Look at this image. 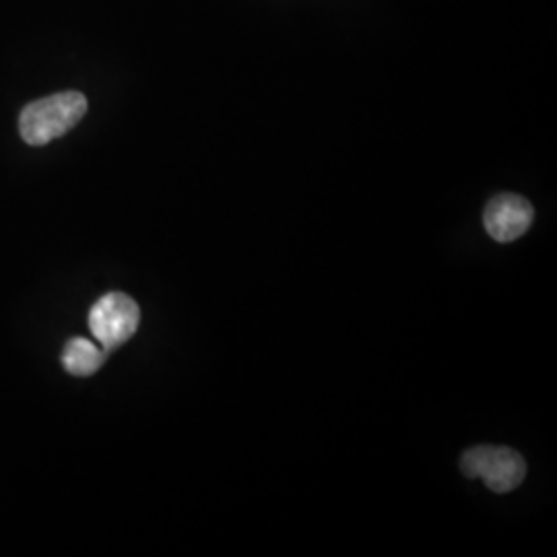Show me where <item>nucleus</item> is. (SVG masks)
<instances>
[{
    "label": "nucleus",
    "mask_w": 557,
    "mask_h": 557,
    "mask_svg": "<svg viewBox=\"0 0 557 557\" xmlns=\"http://www.w3.org/2000/svg\"><path fill=\"white\" fill-rule=\"evenodd\" d=\"M85 114L87 98L79 91H62L44 100L32 101L21 112V137L27 145L41 147L66 135Z\"/></svg>",
    "instance_id": "nucleus-1"
},
{
    "label": "nucleus",
    "mask_w": 557,
    "mask_h": 557,
    "mask_svg": "<svg viewBox=\"0 0 557 557\" xmlns=\"http://www.w3.org/2000/svg\"><path fill=\"white\" fill-rule=\"evenodd\" d=\"M460 469L469 479H483L496 494L517 490L527 475L522 457L502 446H478L467 450L460 458Z\"/></svg>",
    "instance_id": "nucleus-2"
},
{
    "label": "nucleus",
    "mask_w": 557,
    "mask_h": 557,
    "mask_svg": "<svg viewBox=\"0 0 557 557\" xmlns=\"http://www.w3.org/2000/svg\"><path fill=\"white\" fill-rule=\"evenodd\" d=\"M139 322L137 301L120 292H112L98 299L89 312V329L108 354L133 337L139 329Z\"/></svg>",
    "instance_id": "nucleus-3"
},
{
    "label": "nucleus",
    "mask_w": 557,
    "mask_h": 557,
    "mask_svg": "<svg viewBox=\"0 0 557 557\" xmlns=\"http://www.w3.org/2000/svg\"><path fill=\"white\" fill-rule=\"evenodd\" d=\"M535 220V209L520 195L504 193L487 202L483 223L492 238L502 244L515 242L524 236Z\"/></svg>",
    "instance_id": "nucleus-4"
},
{
    "label": "nucleus",
    "mask_w": 557,
    "mask_h": 557,
    "mask_svg": "<svg viewBox=\"0 0 557 557\" xmlns=\"http://www.w3.org/2000/svg\"><path fill=\"white\" fill-rule=\"evenodd\" d=\"M106 356L108 351L103 347L100 349L87 338L75 337L64 345L62 366L73 376H91L103 366Z\"/></svg>",
    "instance_id": "nucleus-5"
}]
</instances>
